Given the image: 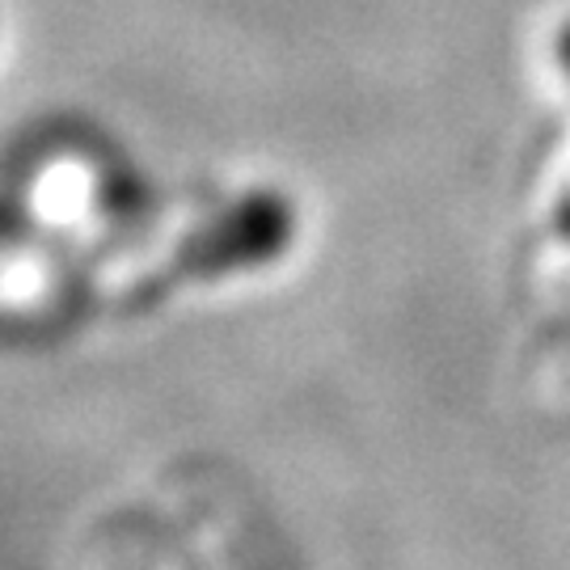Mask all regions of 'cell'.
Returning a JSON list of instances; mask_svg holds the SVG:
<instances>
[{
    "label": "cell",
    "mask_w": 570,
    "mask_h": 570,
    "mask_svg": "<svg viewBox=\"0 0 570 570\" xmlns=\"http://www.w3.org/2000/svg\"><path fill=\"white\" fill-rule=\"evenodd\" d=\"M296 242V207L284 190H245L242 199L212 212L204 225H195L174 254L165 258L153 287L178 284H216L228 275L275 266Z\"/></svg>",
    "instance_id": "obj_1"
},
{
    "label": "cell",
    "mask_w": 570,
    "mask_h": 570,
    "mask_svg": "<svg viewBox=\"0 0 570 570\" xmlns=\"http://www.w3.org/2000/svg\"><path fill=\"white\" fill-rule=\"evenodd\" d=\"M558 63H562V72L570 77V21L562 26V35H558ZM562 228L570 233V199L562 204Z\"/></svg>",
    "instance_id": "obj_2"
}]
</instances>
